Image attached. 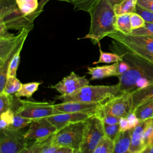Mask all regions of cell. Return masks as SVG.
<instances>
[{
	"instance_id": "1",
	"label": "cell",
	"mask_w": 153,
	"mask_h": 153,
	"mask_svg": "<svg viewBox=\"0 0 153 153\" xmlns=\"http://www.w3.org/2000/svg\"><path fill=\"white\" fill-rule=\"evenodd\" d=\"M109 49L121 55L130 66L127 72L118 76L119 94L134 92L137 82L141 79L146 78L153 83L152 63L127 51L115 41H112Z\"/></svg>"
},
{
	"instance_id": "2",
	"label": "cell",
	"mask_w": 153,
	"mask_h": 153,
	"mask_svg": "<svg viewBox=\"0 0 153 153\" xmlns=\"http://www.w3.org/2000/svg\"><path fill=\"white\" fill-rule=\"evenodd\" d=\"M88 13L90 16L89 31L82 38L90 39L94 45H98L104 37L116 30L114 7L109 0H100Z\"/></svg>"
},
{
	"instance_id": "3",
	"label": "cell",
	"mask_w": 153,
	"mask_h": 153,
	"mask_svg": "<svg viewBox=\"0 0 153 153\" xmlns=\"http://www.w3.org/2000/svg\"><path fill=\"white\" fill-rule=\"evenodd\" d=\"M41 13L26 15L19 8L16 0H0V27L19 31L24 29L32 30L33 22Z\"/></svg>"
},
{
	"instance_id": "4",
	"label": "cell",
	"mask_w": 153,
	"mask_h": 153,
	"mask_svg": "<svg viewBox=\"0 0 153 153\" xmlns=\"http://www.w3.org/2000/svg\"><path fill=\"white\" fill-rule=\"evenodd\" d=\"M119 94L118 84L112 85L85 86L69 95H59L56 100L66 102H81L88 103H99Z\"/></svg>"
},
{
	"instance_id": "5",
	"label": "cell",
	"mask_w": 153,
	"mask_h": 153,
	"mask_svg": "<svg viewBox=\"0 0 153 153\" xmlns=\"http://www.w3.org/2000/svg\"><path fill=\"white\" fill-rule=\"evenodd\" d=\"M85 121L70 124L58 130L52 136L51 142L59 146L79 149L82 142Z\"/></svg>"
},
{
	"instance_id": "6",
	"label": "cell",
	"mask_w": 153,
	"mask_h": 153,
	"mask_svg": "<svg viewBox=\"0 0 153 153\" xmlns=\"http://www.w3.org/2000/svg\"><path fill=\"white\" fill-rule=\"evenodd\" d=\"M104 137L103 123L94 114L85 121L83 137L79 148L81 153H93Z\"/></svg>"
},
{
	"instance_id": "7",
	"label": "cell",
	"mask_w": 153,
	"mask_h": 153,
	"mask_svg": "<svg viewBox=\"0 0 153 153\" xmlns=\"http://www.w3.org/2000/svg\"><path fill=\"white\" fill-rule=\"evenodd\" d=\"M108 36L131 53H153V36L124 35L117 30L110 33Z\"/></svg>"
},
{
	"instance_id": "8",
	"label": "cell",
	"mask_w": 153,
	"mask_h": 153,
	"mask_svg": "<svg viewBox=\"0 0 153 153\" xmlns=\"http://www.w3.org/2000/svg\"><path fill=\"white\" fill-rule=\"evenodd\" d=\"M21 105L15 111V114L31 119L47 118L60 114L54 108L53 104L48 102L20 100Z\"/></svg>"
},
{
	"instance_id": "9",
	"label": "cell",
	"mask_w": 153,
	"mask_h": 153,
	"mask_svg": "<svg viewBox=\"0 0 153 153\" xmlns=\"http://www.w3.org/2000/svg\"><path fill=\"white\" fill-rule=\"evenodd\" d=\"M28 145V139L20 130L10 127L1 130L0 153H19Z\"/></svg>"
},
{
	"instance_id": "10",
	"label": "cell",
	"mask_w": 153,
	"mask_h": 153,
	"mask_svg": "<svg viewBox=\"0 0 153 153\" xmlns=\"http://www.w3.org/2000/svg\"><path fill=\"white\" fill-rule=\"evenodd\" d=\"M57 131L56 127L47 118L34 119L29 125L25 137L28 140L48 139Z\"/></svg>"
},
{
	"instance_id": "11",
	"label": "cell",
	"mask_w": 153,
	"mask_h": 153,
	"mask_svg": "<svg viewBox=\"0 0 153 153\" xmlns=\"http://www.w3.org/2000/svg\"><path fill=\"white\" fill-rule=\"evenodd\" d=\"M88 85L89 81L85 76H81L74 72H71L69 75L50 87L58 91L60 95H69Z\"/></svg>"
},
{
	"instance_id": "12",
	"label": "cell",
	"mask_w": 153,
	"mask_h": 153,
	"mask_svg": "<svg viewBox=\"0 0 153 153\" xmlns=\"http://www.w3.org/2000/svg\"><path fill=\"white\" fill-rule=\"evenodd\" d=\"M101 103H88L81 102H66L53 104L54 108L60 113H87L96 114Z\"/></svg>"
},
{
	"instance_id": "13",
	"label": "cell",
	"mask_w": 153,
	"mask_h": 153,
	"mask_svg": "<svg viewBox=\"0 0 153 153\" xmlns=\"http://www.w3.org/2000/svg\"><path fill=\"white\" fill-rule=\"evenodd\" d=\"M112 114L118 118L126 117L131 112V93L115 96L106 100Z\"/></svg>"
},
{
	"instance_id": "14",
	"label": "cell",
	"mask_w": 153,
	"mask_h": 153,
	"mask_svg": "<svg viewBox=\"0 0 153 153\" xmlns=\"http://www.w3.org/2000/svg\"><path fill=\"white\" fill-rule=\"evenodd\" d=\"M94 114L87 113H60L51 115L47 118L54 124L57 130L70 124L87 121Z\"/></svg>"
},
{
	"instance_id": "15",
	"label": "cell",
	"mask_w": 153,
	"mask_h": 153,
	"mask_svg": "<svg viewBox=\"0 0 153 153\" xmlns=\"http://www.w3.org/2000/svg\"><path fill=\"white\" fill-rule=\"evenodd\" d=\"M151 118L140 121L139 123L131 130L130 150L131 153H140L146 147L142 139L143 131Z\"/></svg>"
},
{
	"instance_id": "16",
	"label": "cell",
	"mask_w": 153,
	"mask_h": 153,
	"mask_svg": "<svg viewBox=\"0 0 153 153\" xmlns=\"http://www.w3.org/2000/svg\"><path fill=\"white\" fill-rule=\"evenodd\" d=\"M87 73L91 75L90 80L103 79L110 76H118L117 62L111 65L87 67Z\"/></svg>"
},
{
	"instance_id": "17",
	"label": "cell",
	"mask_w": 153,
	"mask_h": 153,
	"mask_svg": "<svg viewBox=\"0 0 153 153\" xmlns=\"http://www.w3.org/2000/svg\"><path fill=\"white\" fill-rule=\"evenodd\" d=\"M131 109L134 112L139 105L153 100V84L131 93Z\"/></svg>"
},
{
	"instance_id": "18",
	"label": "cell",
	"mask_w": 153,
	"mask_h": 153,
	"mask_svg": "<svg viewBox=\"0 0 153 153\" xmlns=\"http://www.w3.org/2000/svg\"><path fill=\"white\" fill-rule=\"evenodd\" d=\"M131 130L120 132L114 141L112 153H131L130 150Z\"/></svg>"
},
{
	"instance_id": "19",
	"label": "cell",
	"mask_w": 153,
	"mask_h": 153,
	"mask_svg": "<svg viewBox=\"0 0 153 153\" xmlns=\"http://www.w3.org/2000/svg\"><path fill=\"white\" fill-rule=\"evenodd\" d=\"M96 115L103 121V123L109 124H118L119 118L112 114L106 101L105 103H100Z\"/></svg>"
},
{
	"instance_id": "20",
	"label": "cell",
	"mask_w": 153,
	"mask_h": 153,
	"mask_svg": "<svg viewBox=\"0 0 153 153\" xmlns=\"http://www.w3.org/2000/svg\"><path fill=\"white\" fill-rule=\"evenodd\" d=\"M131 14H123L116 15L115 28V30L124 35H130L133 29L130 23Z\"/></svg>"
},
{
	"instance_id": "21",
	"label": "cell",
	"mask_w": 153,
	"mask_h": 153,
	"mask_svg": "<svg viewBox=\"0 0 153 153\" xmlns=\"http://www.w3.org/2000/svg\"><path fill=\"white\" fill-rule=\"evenodd\" d=\"M134 112L140 121L153 118V100L139 105Z\"/></svg>"
},
{
	"instance_id": "22",
	"label": "cell",
	"mask_w": 153,
	"mask_h": 153,
	"mask_svg": "<svg viewBox=\"0 0 153 153\" xmlns=\"http://www.w3.org/2000/svg\"><path fill=\"white\" fill-rule=\"evenodd\" d=\"M137 2V0H123L120 3L114 6L115 15L136 13Z\"/></svg>"
},
{
	"instance_id": "23",
	"label": "cell",
	"mask_w": 153,
	"mask_h": 153,
	"mask_svg": "<svg viewBox=\"0 0 153 153\" xmlns=\"http://www.w3.org/2000/svg\"><path fill=\"white\" fill-rule=\"evenodd\" d=\"M99 48V57L97 61L94 62L93 65H97L99 63H114L123 60L121 55L115 53H107L102 50L100 43L98 44Z\"/></svg>"
},
{
	"instance_id": "24",
	"label": "cell",
	"mask_w": 153,
	"mask_h": 153,
	"mask_svg": "<svg viewBox=\"0 0 153 153\" xmlns=\"http://www.w3.org/2000/svg\"><path fill=\"white\" fill-rule=\"evenodd\" d=\"M41 82H32L22 84L21 88L15 94V96L17 98L21 97H26L27 98L31 97L33 93L38 89Z\"/></svg>"
},
{
	"instance_id": "25",
	"label": "cell",
	"mask_w": 153,
	"mask_h": 153,
	"mask_svg": "<svg viewBox=\"0 0 153 153\" xmlns=\"http://www.w3.org/2000/svg\"><path fill=\"white\" fill-rule=\"evenodd\" d=\"M20 10L26 15L35 12L38 8V0H16Z\"/></svg>"
},
{
	"instance_id": "26",
	"label": "cell",
	"mask_w": 153,
	"mask_h": 153,
	"mask_svg": "<svg viewBox=\"0 0 153 153\" xmlns=\"http://www.w3.org/2000/svg\"><path fill=\"white\" fill-rule=\"evenodd\" d=\"M51 137L48 139L35 140L32 145L26 146L19 153H39L41 150L50 143Z\"/></svg>"
},
{
	"instance_id": "27",
	"label": "cell",
	"mask_w": 153,
	"mask_h": 153,
	"mask_svg": "<svg viewBox=\"0 0 153 153\" xmlns=\"http://www.w3.org/2000/svg\"><path fill=\"white\" fill-rule=\"evenodd\" d=\"M22 83L16 76H8L3 91L8 94H16L22 87Z\"/></svg>"
},
{
	"instance_id": "28",
	"label": "cell",
	"mask_w": 153,
	"mask_h": 153,
	"mask_svg": "<svg viewBox=\"0 0 153 153\" xmlns=\"http://www.w3.org/2000/svg\"><path fill=\"white\" fill-rule=\"evenodd\" d=\"M114 141L105 136L99 142L93 153H112Z\"/></svg>"
},
{
	"instance_id": "29",
	"label": "cell",
	"mask_w": 153,
	"mask_h": 153,
	"mask_svg": "<svg viewBox=\"0 0 153 153\" xmlns=\"http://www.w3.org/2000/svg\"><path fill=\"white\" fill-rule=\"evenodd\" d=\"M33 120V119L25 117L15 114L13 121L8 127H10L11 128H13L14 130H20V129L30 125Z\"/></svg>"
},
{
	"instance_id": "30",
	"label": "cell",
	"mask_w": 153,
	"mask_h": 153,
	"mask_svg": "<svg viewBox=\"0 0 153 153\" xmlns=\"http://www.w3.org/2000/svg\"><path fill=\"white\" fill-rule=\"evenodd\" d=\"M100 0H75L73 4L75 11H84L88 12Z\"/></svg>"
},
{
	"instance_id": "31",
	"label": "cell",
	"mask_w": 153,
	"mask_h": 153,
	"mask_svg": "<svg viewBox=\"0 0 153 153\" xmlns=\"http://www.w3.org/2000/svg\"><path fill=\"white\" fill-rule=\"evenodd\" d=\"M103 129L105 136L113 141L115 140L119 133H120L118 124H109L103 123Z\"/></svg>"
},
{
	"instance_id": "32",
	"label": "cell",
	"mask_w": 153,
	"mask_h": 153,
	"mask_svg": "<svg viewBox=\"0 0 153 153\" xmlns=\"http://www.w3.org/2000/svg\"><path fill=\"white\" fill-rule=\"evenodd\" d=\"M13 102V97L11 94H8L4 91L0 93V113L4 112L11 109Z\"/></svg>"
},
{
	"instance_id": "33",
	"label": "cell",
	"mask_w": 153,
	"mask_h": 153,
	"mask_svg": "<svg viewBox=\"0 0 153 153\" xmlns=\"http://www.w3.org/2000/svg\"><path fill=\"white\" fill-rule=\"evenodd\" d=\"M23 47H20L12 58L8 71V76H16L17 71L20 63V53Z\"/></svg>"
},
{
	"instance_id": "34",
	"label": "cell",
	"mask_w": 153,
	"mask_h": 153,
	"mask_svg": "<svg viewBox=\"0 0 153 153\" xmlns=\"http://www.w3.org/2000/svg\"><path fill=\"white\" fill-rule=\"evenodd\" d=\"M15 115V112L9 109L1 114L0 116V128L4 129L8 127L13 123Z\"/></svg>"
},
{
	"instance_id": "35",
	"label": "cell",
	"mask_w": 153,
	"mask_h": 153,
	"mask_svg": "<svg viewBox=\"0 0 153 153\" xmlns=\"http://www.w3.org/2000/svg\"><path fill=\"white\" fill-rule=\"evenodd\" d=\"M130 35L134 36H153V23L146 22L143 27L133 30Z\"/></svg>"
},
{
	"instance_id": "36",
	"label": "cell",
	"mask_w": 153,
	"mask_h": 153,
	"mask_svg": "<svg viewBox=\"0 0 153 153\" xmlns=\"http://www.w3.org/2000/svg\"><path fill=\"white\" fill-rule=\"evenodd\" d=\"M130 23L132 29L134 30L143 27L146 22L139 14L133 13L130 14Z\"/></svg>"
},
{
	"instance_id": "37",
	"label": "cell",
	"mask_w": 153,
	"mask_h": 153,
	"mask_svg": "<svg viewBox=\"0 0 153 153\" xmlns=\"http://www.w3.org/2000/svg\"><path fill=\"white\" fill-rule=\"evenodd\" d=\"M136 13L139 14L146 23H153V12L145 9L137 4Z\"/></svg>"
},
{
	"instance_id": "38",
	"label": "cell",
	"mask_w": 153,
	"mask_h": 153,
	"mask_svg": "<svg viewBox=\"0 0 153 153\" xmlns=\"http://www.w3.org/2000/svg\"><path fill=\"white\" fill-rule=\"evenodd\" d=\"M152 133H153V118H151L143 133L142 139L145 146H149V140Z\"/></svg>"
},
{
	"instance_id": "39",
	"label": "cell",
	"mask_w": 153,
	"mask_h": 153,
	"mask_svg": "<svg viewBox=\"0 0 153 153\" xmlns=\"http://www.w3.org/2000/svg\"><path fill=\"white\" fill-rule=\"evenodd\" d=\"M126 118L128 120V124H129V127H130V130L134 128L140 122V120L137 118V117H136V115L134 112H130L127 115Z\"/></svg>"
},
{
	"instance_id": "40",
	"label": "cell",
	"mask_w": 153,
	"mask_h": 153,
	"mask_svg": "<svg viewBox=\"0 0 153 153\" xmlns=\"http://www.w3.org/2000/svg\"><path fill=\"white\" fill-rule=\"evenodd\" d=\"M117 67H118V72L119 76L123 74L130 69L129 65L123 59L117 62Z\"/></svg>"
},
{
	"instance_id": "41",
	"label": "cell",
	"mask_w": 153,
	"mask_h": 153,
	"mask_svg": "<svg viewBox=\"0 0 153 153\" xmlns=\"http://www.w3.org/2000/svg\"><path fill=\"white\" fill-rule=\"evenodd\" d=\"M118 125L120 127V132H124L127 130H130L129 127V124L128 120L126 117H121L119 118Z\"/></svg>"
},
{
	"instance_id": "42",
	"label": "cell",
	"mask_w": 153,
	"mask_h": 153,
	"mask_svg": "<svg viewBox=\"0 0 153 153\" xmlns=\"http://www.w3.org/2000/svg\"><path fill=\"white\" fill-rule=\"evenodd\" d=\"M137 4L145 9L153 12V1L149 0H137Z\"/></svg>"
},
{
	"instance_id": "43",
	"label": "cell",
	"mask_w": 153,
	"mask_h": 153,
	"mask_svg": "<svg viewBox=\"0 0 153 153\" xmlns=\"http://www.w3.org/2000/svg\"><path fill=\"white\" fill-rule=\"evenodd\" d=\"M60 146L53 144L51 141L48 143L39 153H54Z\"/></svg>"
},
{
	"instance_id": "44",
	"label": "cell",
	"mask_w": 153,
	"mask_h": 153,
	"mask_svg": "<svg viewBox=\"0 0 153 153\" xmlns=\"http://www.w3.org/2000/svg\"><path fill=\"white\" fill-rule=\"evenodd\" d=\"M75 149L69 147L60 146L54 153H73Z\"/></svg>"
},
{
	"instance_id": "45",
	"label": "cell",
	"mask_w": 153,
	"mask_h": 153,
	"mask_svg": "<svg viewBox=\"0 0 153 153\" xmlns=\"http://www.w3.org/2000/svg\"><path fill=\"white\" fill-rule=\"evenodd\" d=\"M50 0H40V1L38 2V8H37V9H36V10L35 11L41 13L43 11V10H44V8L45 5L47 4V3Z\"/></svg>"
},
{
	"instance_id": "46",
	"label": "cell",
	"mask_w": 153,
	"mask_h": 153,
	"mask_svg": "<svg viewBox=\"0 0 153 153\" xmlns=\"http://www.w3.org/2000/svg\"><path fill=\"white\" fill-rule=\"evenodd\" d=\"M111 4L113 5V7L119 3H120L123 0H109Z\"/></svg>"
},
{
	"instance_id": "47",
	"label": "cell",
	"mask_w": 153,
	"mask_h": 153,
	"mask_svg": "<svg viewBox=\"0 0 153 153\" xmlns=\"http://www.w3.org/2000/svg\"><path fill=\"white\" fill-rule=\"evenodd\" d=\"M59 1H63V2H69V3H72V4L74 3L75 0H57Z\"/></svg>"
},
{
	"instance_id": "48",
	"label": "cell",
	"mask_w": 153,
	"mask_h": 153,
	"mask_svg": "<svg viewBox=\"0 0 153 153\" xmlns=\"http://www.w3.org/2000/svg\"><path fill=\"white\" fill-rule=\"evenodd\" d=\"M148 153H153V145L149 146Z\"/></svg>"
},
{
	"instance_id": "49",
	"label": "cell",
	"mask_w": 153,
	"mask_h": 153,
	"mask_svg": "<svg viewBox=\"0 0 153 153\" xmlns=\"http://www.w3.org/2000/svg\"><path fill=\"white\" fill-rule=\"evenodd\" d=\"M152 145H153V133H152V136H151V137L150 138L149 142V146Z\"/></svg>"
},
{
	"instance_id": "50",
	"label": "cell",
	"mask_w": 153,
	"mask_h": 153,
	"mask_svg": "<svg viewBox=\"0 0 153 153\" xmlns=\"http://www.w3.org/2000/svg\"><path fill=\"white\" fill-rule=\"evenodd\" d=\"M148 149H149V146H148L147 147H146L142 152H140V153H148Z\"/></svg>"
},
{
	"instance_id": "51",
	"label": "cell",
	"mask_w": 153,
	"mask_h": 153,
	"mask_svg": "<svg viewBox=\"0 0 153 153\" xmlns=\"http://www.w3.org/2000/svg\"><path fill=\"white\" fill-rule=\"evenodd\" d=\"M73 153H81V152L79 149H75V151Z\"/></svg>"
},
{
	"instance_id": "52",
	"label": "cell",
	"mask_w": 153,
	"mask_h": 153,
	"mask_svg": "<svg viewBox=\"0 0 153 153\" xmlns=\"http://www.w3.org/2000/svg\"><path fill=\"white\" fill-rule=\"evenodd\" d=\"M149 1H153V0H149Z\"/></svg>"
}]
</instances>
